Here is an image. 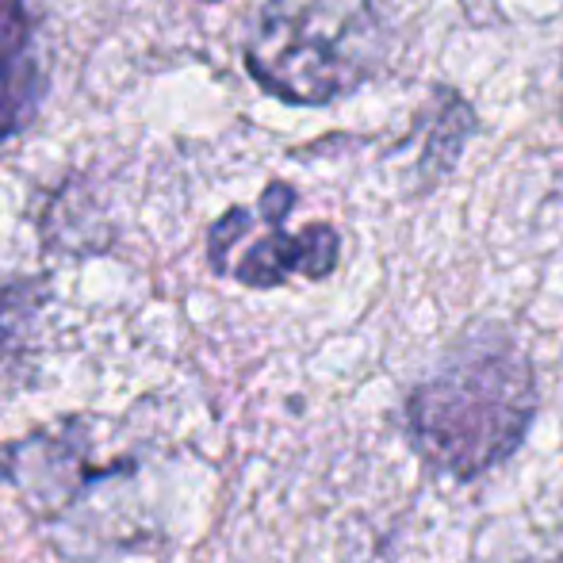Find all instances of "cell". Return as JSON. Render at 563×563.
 I'll list each match as a JSON object with an SVG mask.
<instances>
[{"label": "cell", "instance_id": "obj_4", "mask_svg": "<svg viewBox=\"0 0 563 563\" xmlns=\"http://www.w3.org/2000/svg\"><path fill=\"white\" fill-rule=\"evenodd\" d=\"M43 92L31 0H0V142L31 123Z\"/></svg>", "mask_w": 563, "mask_h": 563}, {"label": "cell", "instance_id": "obj_3", "mask_svg": "<svg viewBox=\"0 0 563 563\" xmlns=\"http://www.w3.org/2000/svg\"><path fill=\"white\" fill-rule=\"evenodd\" d=\"M296 192L288 185H268L261 196V219H265V234L253 238L242 253L227 261L219 273L234 276L245 288H280L288 276H307V280H322L334 273L338 265V230L327 223H311L299 234L284 230Z\"/></svg>", "mask_w": 563, "mask_h": 563}, {"label": "cell", "instance_id": "obj_5", "mask_svg": "<svg viewBox=\"0 0 563 563\" xmlns=\"http://www.w3.org/2000/svg\"><path fill=\"white\" fill-rule=\"evenodd\" d=\"M208 4H216V0H208Z\"/></svg>", "mask_w": 563, "mask_h": 563}, {"label": "cell", "instance_id": "obj_1", "mask_svg": "<svg viewBox=\"0 0 563 563\" xmlns=\"http://www.w3.org/2000/svg\"><path fill=\"white\" fill-rule=\"evenodd\" d=\"M402 415L426 464L479 479L514 456L533 426V364L510 338H472L407 395Z\"/></svg>", "mask_w": 563, "mask_h": 563}, {"label": "cell", "instance_id": "obj_2", "mask_svg": "<svg viewBox=\"0 0 563 563\" xmlns=\"http://www.w3.org/2000/svg\"><path fill=\"white\" fill-rule=\"evenodd\" d=\"M376 54L372 0H268L245 43V66L288 104H330L372 74Z\"/></svg>", "mask_w": 563, "mask_h": 563}]
</instances>
